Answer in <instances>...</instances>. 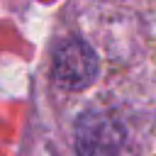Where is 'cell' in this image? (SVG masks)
Wrapping results in <instances>:
<instances>
[{
    "label": "cell",
    "mask_w": 156,
    "mask_h": 156,
    "mask_svg": "<svg viewBox=\"0 0 156 156\" xmlns=\"http://www.w3.org/2000/svg\"><path fill=\"white\" fill-rule=\"evenodd\" d=\"M95 76H98V56L85 41L68 39L56 49L54 78L61 88L83 90L95 80Z\"/></svg>",
    "instance_id": "6da1fadb"
},
{
    "label": "cell",
    "mask_w": 156,
    "mask_h": 156,
    "mask_svg": "<svg viewBox=\"0 0 156 156\" xmlns=\"http://www.w3.org/2000/svg\"><path fill=\"white\" fill-rule=\"evenodd\" d=\"M122 144V129L115 119L85 115L78 127V151L83 156H112Z\"/></svg>",
    "instance_id": "7a4b0ae2"
}]
</instances>
